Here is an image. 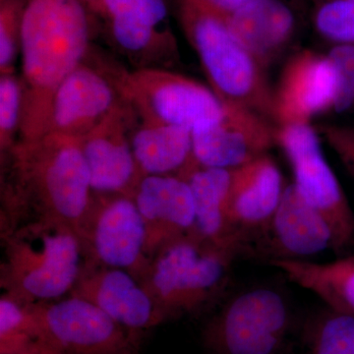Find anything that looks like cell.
<instances>
[{"instance_id": "cell-1", "label": "cell", "mask_w": 354, "mask_h": 354, "mask_svg": "<svg viewBox=\"0 0 354 354\" xmlns=\"http://www.w3.org/2000/svg\"><path fill=\"white\" fill-rule=\"evenodd\" d=\"M95 20L83 0H26L21 26L24 104L19 141L48 134L53 95L92 50Z\"/></svg>"}, {"instance_id": "cell-2", "label": "cell", "mask_w": 354, "mask_h": 354, "mask_svg": "<svg viewBox=\"0 0 354 354\" xmlns=\"http://www.w3.org/2000/svg\"><path fill=\"white\" fill-rule=\"evenodd\" d=\"M4 157L9 167L1 225L46 218L79 230L95 198L80 139L46 134L18 142Z\"/></svg>"}, {"instance_id": "cell-3", "label": "cell", "mask_w": 354, "mask_h": 354, "mask_svg": "<svg viewBox=\"0 0 354 354\" xmlns=\"http://www.w3.org/2000/svg\"><path fill=\"white\" fill-rule=\"evenodd\" d=\"M1 288L25 304L68 297L88 264L75 227L46 218L1 225Z\"/></svg>"}, {"instance_id": "cell-4", "label": "cell", "mask_w": 354, "mask_h": 354, "mask_svg": "<svg viewBox=\"0 0 354 354\" xmlns=\"http://www.w3.org/2000/svg\"><path fill=\"white\" fill-rule=\"evenodd\" d=\"M246 243L239 236L211 241L191 230L156 251L141 281L165 320L194 313L223 290Z\"/></svg>"}, {"instance_id": "cell-5", "label": "cell", "mask_w": 354, "mask_h": 354, "mask_svg": "<svg viewBox=\"0 0 354 354\" xmlns=\"http://www.w3.org/2000/svg\"><path fill=\"white\" fill-rule=\"evenodd\" d=\"M180 20L212 90L223 104L274 118V94L266 82L265 69L234 38L227 19L196 0H183Z\"/></svg>"}, {"instance_id": "cell-6", "label": "cell", "mask_w": 354, "mask_h": 354, "mask_svg": "<svg viewBox=\"0 0 354 354\" xmlns=\"http://www.w3.org/2000/svg\"><path fill=\"white\" fill-rule=\"evenodd\" d=\"M122 94L142 122L195 128L223 118L225 104L212 88L167 68L125 72Z\"/></svg>"}, {"instance_id": "cell-7", "label": "cell", "mask_w": 354, "mask_h": 354, "mask_svg": "<svg viewBox=\"0 0 354 354\" xmlns=\"http://www.w3.org/2000/svg\"><path fill=\"white\" fill-rule=\"evenodd\" d=\"M276 139L292 169L293 184L329 225L333 249L348 248L354 241L353 211L324 156L318 132L309 123H291L281 125Z\"/></svg>"}, {"instance_id": "cell-8", "label": "cell", "mask_w": 354, "mask_h": 354, "mask_svg": "<svg viewBox=\"0 0 354 354\" xmlns=\"http://www.w3.org/2000/svg\"><path fill=\"white\" fill-rule=\"evenodd\" d=\"M290 314L281 293L267 288L239 293L212 323L208 339L221 354H278Z\"/></svg>"}, {"instance_id": "cell-9", "label": "cell", "mask_w": 354, "mask_h": 354, "mask_svg": "<svg viewBox=\"0 0 354 354\" xmlns=\"http://www.w3.org/2000/svg\"><path fill=\"white\" fill-rule=\"evenodd\" d=\"M78 232L90 264L127 270L143 278L150 264L147 228L133 197L95 194Z\"/></svg>"}, {"instance_id": "cell-10", "label": "cell", "mask_w": 354, "mask_h": 354, "mask_svg": "<svg viewBox=\"0 0 354 354\" xmlns=\"http://www.w3.org/2000/svg\"><path fill=\"white\" fill-rule=\"evenodd\" d=\"M125 72L104 60L91 62L90 53L60 83L48 120V134L82 139L121 104Z\"/></svg>"}, {"instance_id": "cell-11", "label": "cell", "mask_w": 354, "mask_h": 354, "mask_svg": "<svg viewBox=\"0 0 354 354\" xmlns=\"http://www.w3.org/2000/svg\"><path fill=\"white\" fill-rule=\"evenodd\" d=\"M30 306L41 339L58 353L130 354L129 330L85 298L70 295Z\"/></svg>"}, {"instance_id": "cell-12", "label": "cell", "mask_w": 354, "mask_h": 354, "mask_svg": "<svg viewBox=\"0 0 354 354\" xmlns=\"http://www.w3.org/2000/svg\"><path fill=\"white\" fill-rule=\"evenodd\" d=\"M138 121L134 109L124 102L80 140L94 194L134 195L144 176L131 146Z\"/></svg>"}, {"instance_id": "cell-13", "label": "cell", "mask_w": 354, "mask_h": 354, "mask_svg": "<svg viewBox=\"0 0 354 354\" xmlns=\"http://www.w3.org/2000/svg\"><path fill=\"white\" fill-rule=\"evenodd\" d=\"M276 134L262 114L225 104L221 120L192 130L193 152L200 167L234 169L267 155Z\"/></svg>"}, {"instance_id": "cell-14", "label": "cell", "mask_w": 354, "mask_h": 354, "mask_svg": "<svg viewBox=\"0 0 354 354\" xmlns=\"http://www.w3.org/2000/svg\"><path fill=\"white\" fill-rule=\"evenodd\" d=\"M71 295L97 305L129 332L165 321L143 281L127 270L88 263Z\"/></svg>"}, {"instance_id": "cell-15", "label": "cell", "mask_w": 354, "mask_h": 354, "mask_svg": "<svg viewBox=\"0 0 354 354\" xmlns=\"http://www.w3.org/2000/svg\"><path fill=\"white\" fill-rule=\"evenodd\" d=\"M337 76L327 55L297 53L286 64L274 94V120L279 124L309 123L334 108Z\"/></svg>"}, {"instance_id": "cell-16", "label": "cell", "mask_w": 354, "mask_h": 354, "mask_svg": "<svg viewBox=\"0 0 354 354\" xmlns=\"http://www.w3.org/2000/svg\"><path fill=\"white\" fill-rule=\"evenodd\" d=\"M133 199L146 225L150 260L160 247L194 228V199L185 179L172 176H144Z\"/></svg>"}, {"instance_id": "cell-17", "label": "cell", "mask_w": 354, "mask_h": 354, "mask_svg": "<svg viewBox=\"0 0 354 354\" xmlns=\"http://www.w3.org/2000/svg\"><path fill=\"white\" fill-rule=\"evenodd\" d=\"M286 187L278 165L269 156L232 169L227 221L232 234L248 241L254 230L264 232Z\"/></svg>"}, {"instance_id": "cell-18", "label": "cell", "mask_w": 354, "mask_h": 354, "mask_svg": "<svg viewBox=\"0 0 354 354\" xmlns=\"http://www.w3.org/2000/svg\"><path fill=\"white\" fill-rule=\"evenodd\" d=\"M290 0H256L227 19L235 39L263 68L288 48L297 18Z\"/></svg>"}, {"instance_id": "cell-19", "label": "cell", "mask_w": 354, "mask_h": 354, "mask_svg": "<svg viewBox=\"0 0 354 354\" xmlns=\"http://www.w3.org/2000/svg\"><path fill=\"white\" fill-rule=\"evenodd\" d=\"M264 232L286 259H300L333 248V234L322 215L302 197L297 186H286ZM279 259V258H278Z\"/></svg>"}, {"instance_id": "cell-20", "label": "cell", "mask_w": 354, "mask_h": 354, "mask_svg": "<svg viewBox=\"0 0 354 354\" xmlns=\"http://www.w3.org/2000/svg\"><path fill=\"white\" fill-rule=\"evenodd\" d=\"M133 153L144 176L187 179L200 167L188 128L138 121L131 134Z\"/></svg>"}, {"instance_id": "cell-21", "label": "cell", "mask_w": 354, "mask_h": 354, "mask_svg": "<svg viewBox=\"0 0 354 354\" xmlns=\"http://www.w3.org/2000/svg\"><path fill=\"white\" fill-rule=\"evenodd\" d=\"M102 20L114 48L137 69L167 68L177 62L178 46L171 28L158 27L125 15Z\"/></svg>"}, {"instance_id": "cell-22", "label": "cell", "mask_w": 354, "mask_h": 354, "mask_svg": "<svg viewBox=\"0 0 354 354\" xmlns=\"http://www.w3.org/2000/svg\"><path fill=\"white\" fill-rule=\"evenodd\" d=\"M295 285L318 295L335 311L354 315V255L329 263L301 259H272Z\"/></svg>"}, {"instance_id": "cell-23", "label": "cell", "mask_w": 354, "mask_h": 354, "mask_svg": "<svg viewBox=\"0 0 354 354\" xmlns=\"http://www.w3.org/2000/svg\"><path fill=\"white\" fill-rule=\"evenodd\" d=\"M232 172V169L199 167L186 179L194 199L195 225L192 230L204 239L218 241L242 237L232 234L227 221Z\"/></svg>"}, {"instance_id": "cell-24", "label": "cell", "mask_w": 354, "mask_h": 354, "mask_svg": "<svg viewBox=\"0 0 354 354\" xmlns=\"http://www.w3.org/2000/svg\"><path fill=\"white\" fill-rule=\"evenodd\" d=\"M41 339L31 306L6 293L0 298V354L31 351Z\"/></svg>"}, {"instance_id": "cell-25", "label": "cell", "mask_w": 354, "mask_h": 354, "mask_svg": "<svg viewBox=\"0 0 354 354\" xmlns=\"http://www.w3.org/2000/svg\"><path fill=\"white\" fill-rule=\"evenodd\" d=\"M311 19L321 38L335 44H354V0H311Z\"/></svg>"}, {"instance_id": "cell-26", "label": "cell", "mask_w": 354, "mask_h": 354, "mask_svg": "<svg viewBox=\"0 0 354 354\" xmlns=\"http://www.w3.org/2000/svg\"><path fill=\"white\" fill-rule=\"evenodd\" d=\"M312 354H354V315L330 311L317 321L310 339Z\"/></svg>"}, {"instance_id": "cell-27", "label": "cell", "mask_w": 354, "mask_h": 354, "mask_svg": "<svg viewBox=\"0 0 354 354\" xmlns=\"http://www.w3.org/2000/svg\"><path fill=\"white\" fill-rule=\"evenodd\" d=\"M24 88L21 77L4 74L0 77V149L8 153L20 137L22 124Z\"/></svg>"}, {"instance_id": "cell-28", "label": "cell", "mask_w": 354, "mask_h": 354, "mask_svg": "<svg viewBox=\"0 0 354 354\" xmlns=\"http://www.w3.org/2000/svg\"><path fill=\"white\" fill-rule=\"evenodd\" d=\"M26 0L0 2V73L13 74L20 53L21 26Z\"/></svg>"}, {"instance_id": "cell-29", "label": "cell", "mask_w": 354, "mask_h": 354, "mask_svg": "<svg viewBox=\"0 0 354 354\" xmlns=\"http://www.w3.org/2000/svg\"><path fill=\"white\" fill-rule=\"evenodd\" d=\"M327 55L337 76L333 109L337 113H346L354 108V44H335Z\"/></svg>"}, {"instance_id": "cell-30", "label": "cell", "mask_w": 354, "mask_h": 354, "mask_svg": "<svg viewBox=\"0 0 354 354\" xmlns=\"http://www.w3.org/2000/svg\"><path fill=\"white\" fill-rule=\"evenodd\" d=\"M114 15L130 16L158 27L171 28L165 0H102L100 18Z\"/></svg>"}, {"instance_id": "cell-31", "label": "cell", "mask_w": 354, "mask_h": 354, "mask_svg": "<svg viewBox=\"0 0 354 354\" xmlns=\"http://www.w3.org/2000/svg\"><path fill=\"white\" fill-rule=\"evenodd\" d=\"M354 178V128L339 125H322L317 130Z\"/></svg>"}, {"instance_id": "cell-32", "label": "cell", "mask_w": 354, "mask_h": 354, "mask_svg": "<svg viewBox=\"0 0 354 354\" xmlns=\"http://www.w3.org/2000/svg\"><path fill=\"white\" fill-rule=\"evenodd\" d=\"M196 1L209 10L227 19L232 14L236 13L237 11L256 0H196Z\"/></svg>"}, {"instance_id": "cell-33", "label": "cell", "mask_w": 354, "mask_h": 354, "mask_svg": "<svg viewBox=\"0 0 354 354\" xmlns=\"http://www.w3.org/2000/svg\"><path fill=\"white\" fill-rule=\"evenodd\" d=\"M18 354H60L57 351L51 348L50 346L46 344H41L37 348L31 349V351H25V353Z\"/></svg>"}, {"instance_id": "cell-34", "label": "cell", "mask_w": 354, "mask_h": 354, "mask_svg": "<svg viewBox=\"0 0 354 354\" xmlns=\"http://www.w3.org/2000/svg\"><path fill=\"white\" fill-rule=\"evenodd\" d=\"M95 17H101L102 0H83Z\"/></svg>"}, {"instance_id": "cell-35", "label": "cell", "mask_w": 354, "mask_h": 354, "mask_svg": "<svg viewBox=\"0 0 354 354\" xmlns=\"http://www.w3.org/2000/svg\"><path fill=\"white\" fill-rule=\"evenodd\" d=\"M291 2H295V3H297L298 1H301V0H290Z\"/></svg>"}, {"instance_id": "cell-36", "label": "cell", "mask_w": 354, "mask_h": 354, "mask_svg": "<svg viewBox=\"0 0 354 354\" xmlns=\"http://www.w3.org/2000/svg\"><path fill=\"white\" fill-rule=\"evenodd\" d=\"M3 1V0H0V2Z\"/></svg>"}]
</instances>
